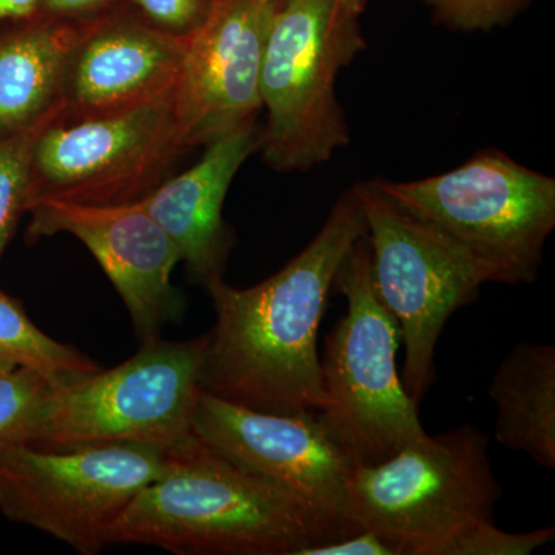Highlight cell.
Here are the masks:
<instances>
[{
  "label": "cell",
  "mask_w": 555,
  "mask_h": 555,
  "mask_svg": "<svg viewBox=\"0 0 555 555\" xmlns=\"http://www.w3.org/2000/svg\"><path fill=\"white\" fill-rule=\"evenodd\" d=\"M189 150L179 122L177 89L107 112H61L33 147L30 207L42 201L87 206L139 203L171 177Z\"/></svg>",
  "instance_id": "8"
},
{
  "label": "cell",
  "mask_w": 555,
  "mask_h": 555,
  "mask_svg": "<svg viewBox=\"0 0 555 555\" xmlns=\"http://www.w3.org/2000/svg\"><path fill=\"white\" fill-rule=\"evenodd\" d=\"M366 221L372 281L404 345V390L416 404L436 378L438 338L455 310L477 298L491 269L466 247L398 206L374 182L353 188Z\"/></svg>",
  "instance_id": "9"
},
{
  "label": "cell",
  "mask_w": 555,
  "mask_h": 555,
  "mask_svg": "<svg viewBox=\"0 0 555 555\" xmlns=\"http://www.w3.org/2000/svg\"><path fill=\"white\" fill-rule=\"evenodd\" d=\"M54 390L36 369L0 356V443H22Z\"/></svg>",
  "instance_id": "20"
},
{
  "label": "cell",
  "mask_w": 555,
  "mask_h": 555,
  "mask_svg": "<svg viewBox=\"0 0 555 555\" xmlns=\"http://www.w3.org/2000/svg\"><path fill=\"white\" fill-rule=\"evenodd\" d=\"M554 535V528L513 534L496 528L495 524H486L449 540L437 555H528L547 545Z\"/></svg>",
  "instance_id": "21"
},
{
  "label": "cell",
  "mask_w": 555,
  "mask_h": 555,
  "mask_svg": "<svg viewBox=\"0 0 555 555\" xmlns=\"http://www.w3.org/2000/svg\"><path fill=\"white\" fill-rule=\"evenodd\" d=\"M207 337L155 338L129 360L54 390L22 443L43 449L142 444L169 451L193 434Z\"/></svg>",
  "instance_id": "6"
},
{
  "label": "cell",
  "mask_w": 555,
  "mask_h": 555,
  "mask_svg": "<svg viewBox=\"0 0 555 555\" xmlns=\"http://www.w3.org/2000/svg\"><path fill=\"white\" fill-rule=\"evenodd\" d=\"M361 13L339 0H283L270 22L259 96L262 158L278 171L308 170L350 142L335 80L366 49Z\"/></svg>",
  "instance_id": "4"
},
{
  "label": "cell",
  "mask_w": 555,
  "mask_h": 555,
  "mask_svg": "<svg viewBox=\"0 0 555 555\" xmlns=\"http://www.w3.org/2000/svg\"><path fill=\"white\" fill-rule=\"evenodd\" d=\"M489 440L465 425L429 436L374 466H356L345 514L353 531L378 532L400 555H437L454 537L494 524L502 486Z\"/></svg>",
  "instance_id": "5"
},
{
  "label": "cell",
  "mask_w": 555,
  "mask_h": 555,
  "mask_svg": "<svg viewBox=\"0 0 555 555\" xmlns=\"http://www.w3.org/2000/svg\"><path fill=\"white\" fill-rule=\"evenodd\" d=\"M129 3L158 30L189 38L206 22L214 0H129Z\"/></svg>",
  "instance_id": "23"
},
{
  "label": "cell",
  "mask_w": 555,
  "mask_h": 555,
  "mask_svg": "<svg viewBox=\"0 0 555 555\" xmlns=\"http://www.w3.org/2000/svg\"><path fill=\"white\" fill-rule=\"evenodd\" d=\"M278 5L275 0H214L206 22L189 36L177 105L190 149L257 118L262 53Z\"/></svg>",
  "instance_id": "13"
},
{
  "label": "cell",
  "mask_w": 555,
  "mask_h": 555,
  "mask_svg": "<svg viewBox=\"0 0 555 555\" xmlns=\"http://www.w3.org/2000/svg\"><path fill=\"white\" fill-rule=\"evenodd\" d=\"M366 221L347 190L323 229L280 272L236 288L208 284L217 321L206 335L201 390L261 412L299 414L326 408L318 331L343 259Z\"/></svg>",
  "instance_id": "1"
},
{
  "label": "cell",
  "mask_w": 555,
  "mask_h": 555,
  "mask_svg": "<svg viewBox=\"0 0 555 555\" xmlns=\"http://www.w3.org/2000/svg\"><path fill=\"white\" fill-rule=\"evenodd\" d=\"M40 16V0H0V30Z\"/></svg>",
  "instance_id": "26"
},
{
  "label": "cell",
  "mask_w": 555,
  "mask_h": 555,
  "mask_svg": "<svg viewBox=\"0 0 555 555\" xmlns=\"http://www.w3.org/2000/svg\"><path fill=\"white\" fill-rule=\"evenodd\" d=\"M324 542L294 496L248 473L192 434L120 514L109 545L178 555H298Z\"/></svg>",
  "instance_id": "2"
},
{
  "label": "cell",
  "mask_w": 555,
  "mask_h": 555,
  "mask_svg": "<svg viewBox=\"0 0 555 555\" xmlns=\"http://www.w3.org/2000/svg\"><path fill=\"white\" fill-rule=\"evenodd\" d=\"M53 118L30 130L0 139V261L20 228L22 217L30 208L33 147L40 131Z\"/></svg>",
  "instance_id": "19"
},
{
  "label": "cell",
  "mask_w": 555,
  "mask_h": 555,
  "mask_svg": "<svg viewBox=\"0 0 555 555\" xmlns=\"http://www.w3.org/2000/svg\"><path fill=\"white\" fill-rule=\"evenodd\" d=\"M188 38L158 30L130 3L91 21L62 87L68 116L127 107L177 89Z\"/></svg>",
  "instance_id": "14"
},
{
  "label": "cell",
  "mask_w": 555,
  "mask_h": 555,
  "mask_svg": "<svg viewBox=\"0 0 555 555\" xmlns=\"http://www.w3.org/2000/svg\"><path fill=\"white\" fill-rule=\"evenodd\" d=\"M0 356L40 372L56 390L101 371L100 364L75 347L43 334L24 302L0 291Z\"/></svg>",
  "instance_id": "18"
},
{
  "label": "cell",
  "mask_w": 555,
  "mask_h": 555,
  "mask_svg": "<svg viewBox=\"0 0 555 555\" xmlns=\"http://www.w3.org/2000/svg\"><path fill=\"white\" fill-rule=\"evenodd\" d=\"M275 2H276V3H281V2H283V0H275Z\"/></svg>",
  "instance_id": "28"
},
{
  "label": "cell",
  "mask_w": 555,
  "mask_h": 555,
  "mask_svg": "<svg viewBox=\"0 0 555 555\" xmlns=\"http://www.w3.org/2000/svg\"><path fill=\"white\" fill-rule=\"evenodd\" d=\"M129 0H40V14L56 20L87 22L127 5Z\"/></svg>",
  "instance_id": "25"
},
{
  "label": "cell",
  "mask_w": 555,
  "mask_h": 555,
  "mask_svg": "<svg viewBox=\"0 0 555 555\" xmlns=\"http://www.w3.org/2000/svg\"><path fill=\"white\" fill-rule=\"evenodd\" d=\"M339 2L357 13H363L364 5H366V0H339Z\"/></svg>",
  "instance_id": "27"
},
{
  "label": "cell",
  "mask_w": 555,
  "mask_h": 555,
  "mask_svg": "<svg viewBox=\"0 0 555 555\" xmlns=\"http://www.w3.org/2000/svg\"><path fill=\"white\" fill-rule=\"evenodd\" d=\"M166 451L142 444L43 449L0 443V513L82 555L109 545L113 526L155 480Z\"/></svg>",
  "instance_id": "10"
},
{
  "label": "cell",
  "mask_w": 555,
  "mask_h": 555,
  "mask_svg": "<svg viewBox=\"0 0 555 555\" xmlns=\"http://www.w3.org/2000/svg\"><path fill=\"white\" fill-rule=\"evenodd\" d=\"M259 131L257 118L240 124L208 142L192 169L170 177L139 201L177 247L192 283L207 287L224 273L233 236L222 206L241 166L258 152Z\"/></svg>",
  "instance_id": "15"
},
{
  "label": "cell",
  "mask_w": 555,
  "mask_h": 555,
  "mask_svg": "<svg viewBox=\"0 0 555 555\" xmlns=\"http://www.w3.org/2000/svg\"><path fill=\"white\" fill-rule=\"evenodd\" d=\"M193 434L294 496L317 521L324 542L357 532L345 514L353 465L324 433L317 412L255 411L201 390Z\"/></svg>",
  "instance_id": "11"
},
{
  "label": "cell",
  "mask_w": 555,
  "mask_h": 555,
  "mask_svg": "<svg viewBox=\"0 0 555 555\" xmlns=\"http://www.w3.org/2000/svg\"><path fill=\"white\" fill-rule=\"evenodd\" d=\"M90 22L40 14L0 30V139L62 112L69 56Z\"/></svg>",
  "instance_id": "16"
},
{
  "label": "cell",
  "mask_w": 555,
  "mask_h": 555,
  "mask_svg": "<svg viewBox=\"0 0 555 555\" xmlns=\"http://www.w3.org/2000/svg\"><path fill=\"white\" fill-rule=\"evenodd\" d=\"M334 287L345 295L347 312L326 339L327 404L317 418L353 467L374 466L429 434L398 375L400 327L375 292L366 235L343 259Z\"/></svg>",
  "instance_id": "3"
},
{
  "label": "cell",
  "mask_w": 555,
  "mask_h": 555,
  "mask_svg": "<svg viewBox=\"0 0 555 555\" xmlns=\"http://www.w3.org/2000/svg\"><path fill=\"white\" fill-rule=\"evenodd\" d=\"M451 30L489 31L509 24L529 0H423Z\"/></svg>",
  "instance_id": "22"
},
{
  "label": "cell",
  "mask_w": 555,
  "mask_h": 555,
  "mask_svg": "<svg viewBox=\"0 0 555 555\" xmlns=\"http://www.w3.org/2000/svg\"><path fill=\"white\" fill-rule=\"evenodd\" d=\"M28 214V243L69 233L89 248L129 310L139 341L159 338L167 324L182 317L184 299L171 284V272L181 259L141 203L87 206L42 201Z\"/></svg>",
  "instance_id": "12"
},
{
  "label": "cell",
  "mask_w": 555,
  "mask_h": 555,
  "mask_svg": "<svg viewBox=\"0 0 555 555\" xmlns=\"http://www.w3.org/2000/svg\"><path fill=\"white\" fill-rule=\"evenodd\" d=\"M500 444L555 467V347L518 343L489 385Z\"/></svg>",
  "instance_id": "17"
},
{
  "label": "cell",
  "mask_w": 555,
  "mask_h": 555,
  "mask_svg": "<svg viewBox=\"0 0 555 555\" xmlns=\"http://www.w3.org/2000/svg\"><path fill=\"white\" fill-rule=\"evenodd\" d=\"M387 198L466 247L494 283L535 281L555 228V179L485 150L456 169L418 181L375 179Z\"/></svg>",
  "instance_id": "7"
},
{
  "label": "cell",
  "mask_w": 555,
  "mask_h": 555,
  "mask_svg": "<svg viewBox=\"0 0 555 555\" xmlns=\"http://www.w3.org/2000/svg\"><path fill=\"white\" fill-rule=\"evenodd\" d=\"M298 555H400L392 542L371 531L353 532V534L341 537V539L327 540V542L313 543Z\"/></svg>",
  "instance_id": "24"
}]
</instances>
